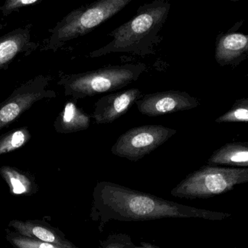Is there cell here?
<instances>
[{
    "instance_id": "6da1fadb",
    "label": "cell",
    "mask_w": 248,
    "mask_h": 248,
    "mask_svg": "<svg viewBox=\"0 0 248 248\" xmlns=\"http://www.w3.org/2000/svg\"><path fill=\"white\" fill-rule=\"evenodd\" d=\"M90 218L103 231L111 221H143L162 218H201L222 221L229 213L217 212L181 205L150 194L109 182H98L93 191Z\"/></svg>"
},
{
    "instance_id": "7a4b0ae2",
    "label": "cell",
    "mask_w": 248,
    "mask_h": 248,
    "mask_svg": "<svg viewBox=\"0 0 248 248\" xmlns=\"http://www.w3.org/2000/svg\"><path fill=\"white\" fill-rule=\"evenodd\" d=\"M170 4L164 0H155L140 6L135 16L110 32L111 40L106 46L90 54V58H98L116 52L148 54L158 41L159 32L167 19Z\"/></svg>"
},
{
    "instance_id": "3957f363",
    "label": "cell",
    "mask_w": 248,
    "mask_h": 248,
    "mask_svg": "<svg viewBox=\"0 0 248 248\" xmlns=\"http://www.w3.org/2000/svg\"><path fill=\"white\" fill-rule=\"evenodd\" d=\"M146 68L144 64L109 66L66 76L59 84L65 88V96H71L77 100L123 88L137 81Z\"/></svg>"
},
{
    "instance_id": "277c9868",
    "label": "cell",
    "mask_w": 248,
    "mask_h": 248,
    "mask_svg": "<svg viewBox=\"0 0 248 248\" xmlns=\"http://www.w3.org/2000/svg\"><path fill=\"white\" fill-rule=\"evenodd\" d=\"M248 183V168L205 165L188 175L170 192L172 196L186 199H207Z\"/></svg>"
},
{
    "instance_id": "5b68a950",
    "label": "cell",
    "mask_w": 248,
    "mask_h": 248,
    "mask_svg": "<svg viewBox=\"0 0 248 248\" xmlns=\"http://www.w3.org/2000/svg\"><path fill=\"white\" fill-rule=\"evenodd\" d=\"M131 0H100L81 6L64 17L52 30L51 48L90 33L123 10Z\"/></svg>"
},
{
    "instance_id": "8992f818",
    "label": "cell",
    "mask_w": 248,
    "mask_h": 248,
    "mask_svg": "<svg viewBox=\"0 0 248 248\" xmlns=\"http://www.w3.org/2000/svg\"><path fill=\"white\" fill-rule=\"evenodd\" d=\"M176 132V130L162 125L133 128L118 138L111 152L130 161H138L166 142Z\"/></svg>"
},
{
    "instance_id": "52a82bcc",
    "label": "cell",
    "mask_w": 248,
    "mask_h": 248,
    "mask_svg": "<svg viewBox=\"0 0 248 248\" xmlns=\"http://www.w3.org/2000/svg\"><path fill=\"white\" fill-rule=\"evenodd\" d=\"M48 81L41 77L16 90L10 98L0 104V130L10 125L29 109L33 103L46 97H54L55 93L46 90Z\"/></svg>"
},
{
    "instance_id": "ba28073f",
    "label": "cell",
    "mask_w": 248,
    "mask_h": 248,
    "mask_svg": "<svg viewBox=\"0 0 248 248\" xmlns=\"http://www.w3.org/2000/svg\"><path fill=\"white\" fill-rule=\"evenodd\" d=\"M139 112L149 116H160L197 107L199 102L185 92L178 90L145 95L136 102Z\"/></svg>"
},
{
    "instance_id": "9c48e42d",
    "label": "cell",
    "mask_w": 248,
    "mask_h": 248,
    "mask_svg": "<svg viewBox=\"0 0 248 248\" xmlns=\"http://www.w3.org/2000/svg\"><path fill=\"white\" fill-rule=\"evenodd\" d=\"M141 96L139 89L131 88L103 96L96 102L93 119L98 125L112 123L125 115Z\"/></svg>"
},
{
    "instance_id": "30bf717a",
    "label": "cell",
    "mask_w": 248,
    "mask_h": 248,
    "mask_svg": "<svg viewBox=\"0 0 248 248\" xmlns=\"http://www.w3.org/2000/svg\"><path fill=\"white\" fill-rule=\"evenodd\" d=\"M10 227L23 237L65 248H78L65 238V234L46 224L34 221H12Z\"/></svg>"
},
{
    "instance_id": "8fae6325",
    "label": "cell",
    "mask_w": 248,
    "mask_h": 248,
    "mask_svg": "<svg viewBox=\"0 0 248 248\" xmlns=\"http://www.w3.org/2000/svg\"><path fill=\"white\" fill-rule=\"evenodd\" d=\"M248 55V34L233 33L218 39L216 59L221 65L237 64Z\"/></svg>"
},
{
    "instance_id": "7c38bea8",
    "label": "cell",
    "mask_w": 248,
    "mask_h": 248,
    "mask_svg": "<svg viewBox=\"0 0 248 248\" xmlns=\"http://www.w3.org/2000/svg\"><path fill=\"white\" fill-rule=\"evenodd\" d=\"M90 116L77 106L74 100L67 102L55 121V130L60 133L69 134L88 129Z\"/></svg>"
},
{
    "instance_id": "4fadbf2b",
    "label": "cell",
    "mask_w": 248,
    "mask_h": 248,
    "mask_svg": "<svg viewBox=\"0 0 248 248\" xmlns=\"http://www.w3.org/2000/svg\"><path fill=\"white\" fill-rule=\"evenodd\" d=\"M208 164L248 168V144L231 143L223 146L213 153Z\"/></svg>"
},
{
    "instance_id": "5bb4252c",
    "label": "cell",
    "mask_w": 248,
    "mask_h": 248,
    "mask_svg": "<svg viewBox=\"0 0 248 248\" xmlns=\"http://www.w3.org/2000/svg\"><path fill=\"white\" fill-rule=\"evenodd\" d=\"M29 42V34L25 31L16 32L0 39V68L27 48Z\"/></svg>"
},
{
    "instance_id": "9a60e30c",
    "label": "cell",
    "mask_w": 248,
    "mask_h": 248,
    "mask_svg": "<svg viewBox=\"0 0 248 248\" xmlns=\"http://www.w3.org/2000/svg\"><path fill=\"white\" fill-rule=\"evenodd\" d=\"M0 173L8 184L10 192L13 195H27L32 190L30 179L23 173L10 167H1Z\"/></svg>"
},
{
    "instance_id": "2e32d148",
    "label": "cell",
    "mask_w": 248,
    "mask_h": 248,
    "mask_svg": "<svg viewBox=\"0 0 248 248\" xmlns=\"http://www.w3.org/2000/svg\"><path fill=\"white\" fill-rule=\"evenodd\" d=\"M30 138V133L26 128L16 130L0 138V155L15 151L24 146Z\"/></svg>"
},
{
    "instance_id": "e0dca14e",
    "label": "cell",
    "mask_w": 248,
    "mask_h": 248,
    "mask_svg": "<svg viewBox=\"0 0 248 248\" xmlns=\"http://www.w3.org/2000/svg\"><path fill=\"white\" fill-rule=\"evenodd\" d=\"M217 122H248V99H240Z\"/></svg>"
},
{
    "instance_id": "ac0fdd59",
    "label": "cell",
    "mask_w": 248,
    "mask_h": 248,
    "mask_svg": "<svg viewBox=\"0 0 248 248\" xmlns=\"http://www.w3.org/2000/svg\"><path fill=\"white\" fill-rule=\"evenodd\" d=\"M131 237L128 234H114L100 241V248H134Z\"/></svg>"
},
{
    "instance_id": "d6986e66",
    "label": "cell",
    "mask_w": 248,
    "mask_h": 248,
    "mask_svg": "<svg viewBox=\"0 0 248 248\" xmlns=\"http://www.w3.org/2000/svg\"><path fill=\"white\" fill-rule=\"evenodd\" d=\"M10 243L16 248H65L21 235L10 236Z\"/></svg>"
},
{
    "instance_id": "ffe728a7",
    "label": "cell",
    "mask_w": 248,
    "mask_h": 248,
    "mask_svg": "<svg viewBox=\"0 0 248 248\" xmlns=\"http://www.w3.org/2000/svg\"><path fill=\"white\" fill-rule=\"evenodd\" d=\"M37 2L38 0H9L4 3L1 10L4 14H6V13L15 11L20 7H26Z\"/></svg>"
},
{
    "instance_id": "44dd1931",
    "label": "cell",
    "mask_w": 248,
    "mask_h": 248,
    "mask_svg": "<svg viewBox=\"0 0 248 248\" xmlns=\"http://www.w3.org/2000/svg\"><path fill=\"white\" fill-rule=\"evenodd\" d=\"M134 248H159L156 247L154 245L150 244V243H145V242H141L140 246H135Z\"/></svg>"
},
{
    "instance_id": "7402d4cb",
    "label": "cell",
    "mask_w": 248,
    "mask_h": 248,
    "mask_svg": "<svg viewBox=\"0 0 248 248\" xmlns=\"http://www.w3.org/2000/svg\"></svg>"
}]
</instances>
